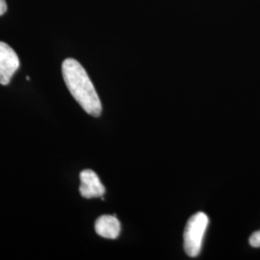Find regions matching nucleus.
I'll list each match as a JSON object with an SVG mask.
<instances>
[{"instance_id":"nucleus-6","label":"nucleus","mask_w":260,"mask_h":260,"mask_svg":"<svg viewBox=\"0 0 260 260\" xmlns=\"http://www.w3.org/2000/svg\"><path fill=\"white\" fill-rule=\"evenodd\" d=\"M249 241H250L251 247L260 248V231L252 233Z\"/></svg>"},{"instance_id":"nucleus-7","label":"nucleus","mask_w":260,"mask_h":260,"mask_svg":"<svg viewBox=\"0 0 260 260\" xmlns=\"http://www.w3.org/2000/svg\"><path fill=\"white\" fill-rule=\"evenodd\" d=\"M7 11V3L5 0H0V16L5 14Z\"/></svg>"},{"instance_id":"nucleus-5","label":"nucleus","mask_w":260,"mask_h":260,"mask_svg":"<svg viewBox=\"0 0 260 260\" xmlns=\"http://www.w3.org/2000/svg\"><path fill=\"white\" fill-rule=\"evenodd\" d=\"M94 230L103 238L116 239L121 233V223L116 215H103L95 221Z\"/></svg>"},{"instance_id":"nucleus-1","label":"nucleus","mask_w":260,"mask_h":260,"mask_svg":"<svg viewBox=\"0 0 260 260\" xmlns=\"http://www.w3.org/2000/svg\"><path fill=\"white\" fill-rule=\"evenodd\" d=\"M62 74L75 101L88 114L99 117L103 110L102 103L83 67L75 59L68 58L62 64Z\"/></svg>"},{"instance_id":"nucleus-3","label":"nucleus","mask_w":260,"mask_h":260,"mask_svg":"<svg viewBox=\"0 0 260 260\" xmlns=\"http://www.w3.org/2000/svg\"><path fill=\"white\" fill-rule=\"evenodd\" d=\"M19 68L18 54L9 45L0 42V84L8 85Z\"/></svg>"},{"instance_id":"nucleus-2","label":"nucleus","mask_w":260,"mask_h":260,"mask_svg":"<svg viewBox=\"0 0 260 260\" xmlns=\"http://www.w3.org/2000/svg\"><path fill=\"white\" fill-rule=\"evenodd\" d=\"M209 219L204 212H198L193 215L186 223L184 231V251L191 256H198L202 250L203 240Z\"/></svg>"},{"instance_id":"nucleus-4","label":"nucleus","mask_w":260,"mask_h":260,"mask_svg":"<svg viewBox=\"0 0 260 260\" xmlns=\"http://www.w3.org/2000/svg\"><path fill=\"white\" fill-rule=\"evenodd\" d=\"M81 184L79 192L85 199L100 198L105 193V187L101 182L100 177L92 170H84L80 173Z\"/></svg>"}]
</instances>
